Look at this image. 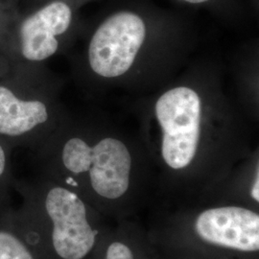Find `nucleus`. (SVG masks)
Returning a JSON list of instances; mask_svg holds the SVG:
<instances>
[{
    "instance_id": "obj_6",
    "label": "nucleus",
    "mask_w": 259,
    "mask_h": 259,
    "mask_svg": "<svg viewBox=\"0 0 259 259\" xmlns=\"http://www.w3.org/2000/svg\"><path fill=\"white\" fill-rule=\"evenodd\" d=\"M73 19V8L66 0H52L39 7L0 38V65L40 68L64 47Z\"/></svg>"
},
{
    "instance_id": "obj_5",
    "label": "nucleus",
    "mask_w": 259,
    "mask_h": 259,
    "mask_svg": "<svg viewBox=\"0 0 259 259\" xmlns=\"http://www.w3.org/2000/svg\"><path fill=\"white\" fill-rule=\"evenodd\" d=\"M153 28L132 10L111 13L94 29L84 49L88 71L100 81H125L156 46Z\"/></svg>"
},
{
    "instance_id": "obj_3",
    "label": "nucleus",
    "mask_w": 259,
    "mask_h": 259,
    "mask_svg": "<svg viewBox=\"0 0 259 259\" xmlns=\"http://www.w3.org/2000/svg\"><path fill=\"white\" fill-rule=\"evenodd\" d=\"M37 150L52 180L78 194L88 187L98 197L116 200L129 189L133 156L126 142L116 137L95 139L64 123Z\"/></svg>"
},
{
    "instance_id": "obj_9",
    "label": "nucleus",
    "mask_w": 259,
    "mask_h": 259,
    "mask_svg": "<svg viewBox=\"0 0 259 259\" xmlns=\"http://www.w3.org/2000/svg\"><path fill=\"white\" fill-rule=\"evenodd\" d=\"M13 149L0 139V213L10 209L11 190L15 179L12 171L11 154Z\"/></svg>"
},
{
    "instance_id": "obj_12",
    "label": "nucleus",
    "mask_w": 259,
    "mask_h": 259,
    "mask_svg": "<svg viewBox=\"0 0 259 259\" xmlns=\"http://www.w3.org/2000/svg\"><path fill=\"white\" fill-rule=\"evenodd\" d=\"M183 1L185 3H188V4H193V5H200V4H205L210 2L211 0H180Z\"/></svg>"
},
{
    "instance_id": "obj_8",
    "label": "nucleus",
    "mask_w": 259,
    "mask_h": 259,
    "mask_svg": "<svg viewBox=\"0 0 259 259\" xmlns=\"http://www.w3.org/2000/svg\"><path fill=\"white\" fill-rule=\"evenodd\" d=\"M9 210L0 213V259H37L13 222Z\"/></svg>"
},
{
    "instance_id": "obj_1",
    "label": "nucleus",
    "mask_w": 259,
    "mask_h": 259,
    "mask_svg": "<svg viewBox=\"0 0 259 259\" xmlns=\"http://www.w3.org/2000/svg\"><path fill=\"white\" fill-rule=\"evenodd\" d=\"M14 189L21 204L18 209L10 208V216L37 257L44 249L56 259H84L92 252L98 232L80 195L53 180H16Z\"/></svg>"
},
{
    "instance_id": "obj_11",
    "label": "nucleus",
    "mask_w": 259,
    "mask_h": 259,
    "mask_svg": "<svg viewBox=\"0 0 259 259\" xmlns=\"http://www.w3.org/2000/svg\"><path fill=\"white\" fill-rule=\"evenodd\" d=\"M258 178V171H257V172H256V176H255V179H254V181H253V184H252V185H251V191H250V195H251L252 199H253L254 201H256L257 203L259 202Z\"/></svg>"
},
{
    "instance_id": "obj_10",
    "label": "nucleus",
    "mask_w": 259,
    "mask_h": 259,
    "mask_svg": "<svg viewBox=\"0 0 259 259\" xmlns=\"http://www.w3.org/2000/svg\"><path fill=\"white\" fill-rule=\"evenodd\" d=\"M105 259H135L133 250L122 242H113L106 251Z\"/></svg>"
},
{
    "instance_id": "obj_2",
    "label": "nucleus",
    "mask_w": 259,
    "mask_h": 259,
    "mask_svg": "<svg viewBox=\"0 0 259 259\" xmlns=\"http://www.w3.org/2000/svg\"><path fill=\"white\" fill-rule=\"evenodd\" d=\"M163 163L175 172L194 164L207 134L234 121L221 93L208 82L189 78L158 93L148 112Z\"/></svg>"
},
{
    "instance_id": "obj_7",
    "label": "nucleus",
    "mask_w": 259,
    "mask_h": 259,
    "mask_svg": "<svg viewBox=\"0 0 259 259\" xmlns=\"http://www.w3.org/2000/svg\"><path fill=\"white\" fill-rule=\"evenodd\" d=\"M195 232L210 245L239 251L259 250V215L240 206L206 209L196 218Z\"/></svg>"
},
{
    "instance_id": "obj_4",
    "label": "nucleus",
    "mask_w": 259,
    "mask_h": 259,
    "mask_svg": "<svg viewBox=\"0 0 259 259\" xmlns=\"http://www.w3.org/2000/svg\"><path fill=\"white\" fill-rule=\"evenodd\" d=\"M65 119L40 68L0 65V139L37 149Z\"/></svg>"
}]
</instances>
